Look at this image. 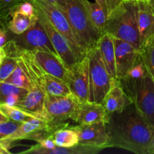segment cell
<instances>
[{
  "label": "cell",
  "instance_id": "7a4b0ae2",
  "mask_svg": "<svg viewBox=\"0 0 154 154\" xmlns=\"http://www.w3.org/2000/svg\"><path fill=\"white\" fill-rule=\"evenodd\" d=\"M137 2H121L113 8L108 14L103 33H109L141 50V39L137 21Z\"/></svg>",
  "mask_w": 154,
  "mask_h": 154
},
{
  "label": "cell",
  "instance_id": "6da1fadb",
  "mask_svg": "<svg viewBox=\"0 0 154 154\" xmlns=\"http://www.w3.org/2000/svg\"><path fill=\"white\" fill-rule=\"evenodd\" d=\"M111 147H119L137 154H147L154 129L132 103L121 112L110 115L107 123Z\"/></svg>",
  "mask_w": 154,
  "mask_h": 154
},
{
  "label": "cell",
  "instance_id": "e0dca14e",
  "mask_svg": "<svg viewBox=\"0 0 154 154\" xmlns=\"http://www.w3.org/2000/svg\"><path fill=\"white\" fill-rule=\"evenodd\" d=\"M132 103L133 102L126 93L118 79L114 81L102 102L109 115L116 112H121Z\"/></svg>",
  "mask_w": 154,
  "mask_h": 154
},
{
  "label": "cell",
  "instance_id": "7402d4cb",
  "mask_svg": "<svg viewBox=\"0 0 154 154\" xmlns=\"http://www.w3.org/2000/svg\"><path fill=\"white\" fill-rule=\"evenodd\" d=\"M44 89L47 94L51 96H63L72 94L67 82L46 72L44 75Z\"/></svg>",
  "mask_w": 154,
  "mask_h": 154
},
{
  "label": "cell",
  "instance_id": "7c38bea8",
  "mask_svg": "<svg viewBox=\"0 0 154 154\" xmlns=\"http://www.w3.org/2000/svg\"><path fill=\"white\" fill-rule=\"evenodd\" d=\"M115 54L117 79L120 80L136 63L141 55V50L126 41L115 38Z\"/></svg>",
  "mask_w": 154,
  "mask_h": 154
},
{
  "label": "cell",
  "instance_id": "60d3db41",
  "mask_svg": "<svg viewBox=\"0 0 154 154\" xmlns=\"http://www.w3.org/2000/svg\"><path fill=\"white\" fill-rule=\"evenodd\" d=\"M2 2H9L12 1V0H2Z\"/></svg>",
  "mask_w": 154,
  "mask_h": 154
},
{
  "label": "cell",
  "instance_id": "83f0119b",
  "mask_svg": "<svg viewBox=\"0 0 154 154\" xmlns=\"http://www.w3.org/2000/svg\"><path fill=\"white\" fill-rule=\"evenodd\" d=\"M0 81H4L13 73L18 65L16 57H11L6 54L4 57L0 58Z\"/></svg>",
  "mask_w": 154,
  "mask_h": 154
},
{
  "label": "cell",
  "instance_id": "2e32d148",
  "mask_svg": "<svg viewBox=\"0 0 154 154\" xmlns=\"http://www.w3.org/2000/svg\"><path fill=\"white\" fill-rule=\"evenodd\" d=\"M46 95V92L42 87L33 86L32 88L29 90L26 96L17 104V107L31 112L38 118L42 119L48 123V117L45 110Z\"/></svg>",
  "mask_w": 154,
  "mask_h": 154
},
{
  "label": "cell",
  "instance_id": "4316f807",
  "mask_svg": "<svg viewBox=\"0 0 154 154\" xmlns=\"http://www.w3.org/2000/svg\"><path fill=\"white\" fill-rule=\"evenodd\" d=\"M141 54L147 72L154 81V35L141 48Z\"/></svg>",
  "mask_w": 154,
  "mask_h": 154
},
{
  "label": "cell",
  "instance_id": "3957f363",
  "mask_svg": "<svg viewBox=\"0 0 154 154\" xmlns=\"http://www.w3.org/2000/svg\"><path fill=\"white\" fill-rule=\"evenodd\" d=\"M67 17L83 51L97 44L102 32L93 24L82 0H59L57 5Z\"/></svg>",
  "mask_w": 154,
  "mask_h": 154
},
{
  "label": "cell",
  "instance_id": "484cf974",
  "mask_svg": "<svg viewBox=\"0 0 154 154\" xmlns=\"http://www.w3.org/2000/svg\"><path fill=\"white\" fill-rule=\"evenodd\" d=\"M4 81L14 84V85L18 86L20 87L26 88L29 90L32 88V85L30 82L28 75L19 63H18L15 70L13 72V73Z\"/></svg>",
  "mask_w": 154,
  "mask_h": 154
},
{
  "label": "cell",
  "instance_id": "5bb4252c",
  "mask_svg": "<svg viewBox=\"0 0 154 154\" xmlns=\"http://www.w3.org/2000/svg\"><path fill=\"white\" fill-rule=\"evenodd\" d=\"M137 21L141 48L154 35V12L150 2H137Z\"/></svg>",
  "mask_w": 154,
  "mask_h": 154
},
{
  "label": "cell",
  "instance_id": "1f68e13d",
  "mask_svg": "<svg viewBox=\"0 0 154 154\" xmlns=\"http://www.w3.org/2000/svg\"><path fill=\"white\" fill-rule=\"evenodd\" d=\"M13 11L19 12V13L27 15V16H35L36 15L35 8L32 2L29 0H26V2L17 6L16 8Z\"/></svg>",
  "mask_w": 154,
  "mask_h": 154
},
{
  "label": "cell",
  "instance_id": "f35d334b",
  "mask_svg": "<svg viewBox=\"0 0 154 154\" xmlns=\"http://www.w3.org/2000/svg\"><path fill=\"white\" fill-rule=\"evenodd\" d=\"M45 1L49 2H51V3H54V4L55 5H57L59 2V0H45Z\"/></svg>",
  "mask_w": 154,
  "mask_h": 154
},
{
  "label": "cell",
  "instance_id": "cb8c5ba5",
  "mask_svg": "<svg viewBox=\"0 0 154 154\" xmlns=\"http://www.w3.org/2000/svg\"><path fill=\"white\" fill-rule=\"evenodd\" d=\"M53 138L55 144L59 147H70L79 144L78 133L72 127L68 128V126L55 131Z\"/></svg>",
  "mask_w": 154,
  "mask_h": 154
},
{
  "label": "cell",
  "instance_id": "8fae6325",
  "mask_svg": "<svg viewBox=\"0 0 154 154\" xmlns=\"http://www.w3.org/2000/svg\"><path fill=\"white\" fill-rule=\"evenodd\" d=\"M35 11L39 20L42 23L43 26L45 27V30H46L54 48L57 51L59 57H60L66 67L67 69H69L79 60L77 58L75 54H74L69 42L65 38L64 36L53 26V25L49 22L48 18L45 17V15L41 11H39L37 8H35Z\"/></svg>",
  "mask_w": 154,
  "mask_h": 154
},
{
  "label": "cell",
  "instance_id": "9c48e42d",
  "mask_svg": "<svg viewBox=\"0 0 154 154\" xmlns=\"http://www.w3.org/2000/svg\"><path fill=\"white\" fill-rule=\"evenodd\" d=\"M16 40V45L23 49L39 50L49 53L60 59L39 19L27 31L23 34L18 35Z\"/></svg>",
  "mask_w": 154,
  "mask_h": 154
},
{
  "label": "cell",
  "instance_id": "ba28073f",
  "mask_svg": "<svg viewBox=\"0 0 154 154\" xmlns=\"http://www.w3.org/2000/svg\"><path fill=\"white\" fill-rule=\"evenodd\" d=\"M67 84L80 102L90 101V62L87 54L68 69Z\"/></svg>",
  "mask_w": 154,
  "mask_h": 154
},
{
  "label": "cell",
  "instance_id": "603a6c76",
  "mask_svg": "<svg viewBox=\"0 0 154 154\" xmlns=\"http://www.w3.org/2000/svg\"><path fill=\"white\" fill-rule=\"evenodd\" d=\"M11 17L12 19L9 23V29L17 35L27 31L38 19L37 13L35 16H27L19 12L12 11Z\"/></svg>",
  "mask_w": 154,
  "mask_h": 154
},
{
  "label": "cell",
  "instance_id": "ac0fdd59",
  "mask_svg": "<svg viewBox=\"0 0 154 154\" xmlns=\"http://www.w3.org/2000/svg\"><path fill=\"white\" fill-rule=\"evenodd\" d=\"M105 67L113 79H117L115 54V37L109 33H102L97 42Z\"/></svg>",
  "mask_w": 154,
  "mask_h": 154
},
{
  "label": "cell",
  "instance_id": "d6986e66",
  "mask_svg": "<svg viewBox=\"0 0 154 154\" xmlns=\"http://www.w3.org/2000/svg\"><path fill=\"white\" fill-rule=\"evenodd\" d=\"M46 129H51L55 132V130L53 129L46 121L42 120V119L35 117V118H31L22 123L19 129L14 133L5 138L11 140L12 142L18 141V140L29 139L30 137L34 133Z\"/></svg>",
  "mask_w": 154,
  "mask_h": 154
},
{
  "label": "cell",
  "instance_id": "f546056e",
  "mask_svg": "<svg viewBox=\"0 0 154 154\" xmlns=\"http://www.w3.org/2000/svg\"><path fill=\"white\" fill-rule=\"evenodd\" d=\"M0 90H1L2 97L8 96L11 94H17L22 96L23 99L26 96L28 93L29 90L23 87H20L14 84H10V83L5 82V81H0Z\"/></svg>",
  "mask_w": 154,
  "mask_h": 154
},
{
  "label": "cell",
  "instance_id": "e575fe53",
  "mask_svg": "<svg viewBox=\"0 0 154 154\" xmlns=\"http://www.w3.org/2000/svg\"><path fill=\"white\" fill-rule=\"evenodd\" d=\"M125 1H145V2H150V0H109L108 2V6H109V13L113 8L116 7L118 4H120L121 2Z\"/></svg>",
  "mask_w": 154,
  "mask_h": 154
},
{
  "label": "cell",
  "instance_id": "8d00e7d4",
  "mask_svg": "<svg viewBox=\"0 0 154 154\" xmlns=\"http://www.w3.org/2000/svg\"><path fill=\"white\" fill-rule=\"evenodd\" d=\"M95 1L98 2L100 3L102 6L106 8V10L108 11V14H109V7H108V2H109V0H95Z\"/></svg>",
  "mask_w": 154,
  "mask_h": 154
},
{
  "label": "cell",
  "instance_id": "d590c367",
  "mask_svg": "<svg viewBox=\"0 0 154 154\" xmlns=\"http://www.w3.org/2000/svg\"><path fill=\"white\" fill-rule=\"evenodd\" d=\"M7 40V34L4 29H2L0 32V48H4L6 45Z\"/></svg>",
  "mask_w": 154,
  "mask_h": 154
},
{
  "label": "cell",
  "instance_id": "52a82bcc",
  "mask_svg": "<svg viewBox=\"0 0 154 154\" xmlns=\"http://www.w3.org/2000/svg\"><path fill=\"white\" fill-rule=\"evenodd\" d=\"M80 101L73 94L57 96L47 94L45 97V110L48 123L55 131L67 127L66 121L72 120L80 105Z\"/></svg>",
  "mask_w": 154,
  "mask_h": 154
},
{
  "label": "cell",
  "instance_id": "4fadbf2b",
  "mask_svg": "<svg viewBox=\"0 0 154 154\" xmlns=\"http://www.w3.org/2000/svg\"><path fill=\"white\" fill-rule=\"evenodd\" d=\"M110 115L103 104L95 102H81L72 120L78 124H93L105 122L108 123Z\"/></svg>",
  "mask_w": 154,
  "mask_h": 154
},
{
  "label": "cell",
  "instance_id": "74e56055",
  "mask_svg": "<svg viewBox=\"0 0 154 154\" xmlns=\"http://www.w3.org/2000/svg\"><path fill=\"white\" fill-rule=\"evenodd\" d=\"M147 153H150V154H154V134H153V139H152L151 143L150 144V147L148 148V152Z\"/></svg>",
  "mask_w": 154,
  "mask_h": 154
},
{
  "label": "cell",
  "instance_id": "9a60e30c",
  "mask_svg": "<svg viewBox=\"0 0 154 154\" xmlns=\"http://www.w3.org/2000/svg\"><path fill=\"white\" fill-rule=\"evenodd\" d=\"M38 64L46 73L67 82L68 69L59 57L39 50H29Z\"/></svg>",
  "mask_w": 154,
  "mask_h": 154
},
{
  "label": "cell",
  "instance_id": "8992f818",
  "mask_svg": "<svg viewBox=\"0 0 154 154\" xmlns=\"http://www.w3.org/2000/svg\"><path fill=\"white\" fill-rule=\"evenodd\" d=\"M29 1L32 2L35 8L41 11L48 18L53 26L64 36L78 60H81L87 55V54L81 48L67 17L57 5L45 0H29Z\"/></svg>",
  "mask_w": 154,
  "mask_h": 154
},
{
  "label": "cell",
  "instance_id": "44dd1931",
  "mask_svg": "<svg viewBox=\"0 0 154 154\" xmlns=\"http://www.w3.org/2000/svg\"><path fill=\"white\" fill-rule=\"evenodd\" d=\"M87 11L96 28L102 33L105 31V25L108 17V12L104 6L98 2H90V0H82Z\"/></svg>",
  "mask_w": 154,
  "mask_h": 154
},
{
  "label": "cell",
  "instance_id": "30bf717a",
  "mask_svg": "<svg viewBox=\"0 0 154 154\" xmlns=\"http://www.w3.org/2000/svg\"><path fill=\"white\" fill-rule=\"evenodd\" d=\"M72 128L78 133L79 144L103 149L111 147V138L107 123L105 122L93 124H78Z\"/></svg>",
  "mask_w": 154,
  "mask_h": 154
},
{
  "label": "cell",
  "instance_id": "4dcf8cb0",
  "mask_svg": "<svg viewBox=\"0 0 154 154\" xmlns=\"http://www.w3.org/2000/svg\"><path fill=\"white\" fill-rule=\"evenodd\" d=\"M22 123L14 121L11 119L5 120L4 122H0V139L5 138L14 133Z\"/></svg>",
  "mask_w": 154,
  "mask_h": 154
},
{
  "label": "cell",
  "instance_id": "277c9868",
  "mask_svg": "<svg viewBox=\"0 0 154 154\" xmlns=\"http://www.w3.org/2000/svg\"><path fill=\"white\" fill-rule=\"evenodd\" d=\"M120 81L138 112L154 129V81L151 75L147 72L141 79Z\"/></svg>",
  "mask_w": 154,
  "mask_h": 154
},
{
  "label": "cell",
  "instance_id": "5b68a950",
  "mask_svg": "<svg viewBox=\"0 0 154 154\" xmlns=\"http://www.w3.org/2000/svg\"><path fill=\"white\" fill-rule=\"evenodd\" d=\"M87 54L90 62V101L102 104L116 79L108 73L97 45L90 48Z\"/></svg>",
  "mask_w": 154,
  "mask_h": 154
},
{
  "label": "cell",
  "instance_id": "ab89813d",
  "mask_svg": "<svg viewBox=\"0 0 154 154\" xmlns=\"http://www.w3.org/2000/svg\"><path fill=\"white\" fill-rule=\"evenodd\" d=\"M150 5H151V7H152V8H153V11L154 12V0H150Z\"/></svg>",
  "mask_w": 154,
  "mask_h": 154
},
{
  "label": "cell",
  "instance_id": "d4e9b609",
  "mask_svg": "<svg viewBox=\"0 0 154 154\" xmlns=\"http://www.w3.org/2000/svg\"><path fill=\"white\" fill-rule=\"evenodd\" d=\"M0 112L5 114L11 120L20 122V123H23L29 119L37 117L35 114H32L31 112H29L26 110L18 108L17 106H10V105H5L4 103H1Z\"/></svg>",
  "mask_w": 154,
  "mask_h": 154
},
{
  "label": "cell",
  "instance_id": "f1b7e54d",
  "mask_svg": "<svg viewBox=\"0 0 154 154\" xmlns=\"http://www.w3.org/2000/svg\"><path fill=\"white\" fill-rule=\"evenodd\" d=\"M147 72H147L144 60H143L142 56L141 54L136 63L129 69L126 75L121 79L132 80V81L133 80H139L144 78L147 75Z\"/></svg>",
  "mask_w": 154,
  "mask_h": 154
},
{
  "label": "cell",
  "instance_id": "d6a6232c",
  "mask_svg": "<svg viewBox=\"0 0 154 154\" xmlns=\"http://www.w3.org/2000/svg\"><path fill=\"white\" fill-rule=\"evenodd\" d=\"M38 144L35 146L32 147V149H44V150H54L57 147L54 142V138L52 136L48 137L44 139L38 141Z\"/></svg>",
  "mask_w": 154,
  "mask_h": 154
},
{
  "label": "cell",
  "instance_id": "ffe728a7",
  "mask_svg": "<svg viewBox=\"0 0 154 154\" xmlns=\"http://www.w3.org/2000/svg\"><path fill=\"white\" fill-rule=\"evenodd\" d=\"M102 150L103 148L101 147L78 144L70 147H63L57 146L54 150L31 148L24 153L35 154H93L99 153Z\"/></svg>",
  "mask_w": 154,
  "mask_h": 154
},
{
  "label": "cell",
  "instance_id": "836d02e7",
  "mask_svg": "<svg viewBox=\"0 0 154 154\" xmlns=\"http://www.w3.org/2000/svg\"><path fill=\"white\" fill-rule=\"evenodd\" d=\"M23 99L22 96L17 94H11L2 97V103L5 105H10V106H17V104Z\"/></svg>",
  "mask_w": 154,
  "mask_h": 154
}]
</instances>
